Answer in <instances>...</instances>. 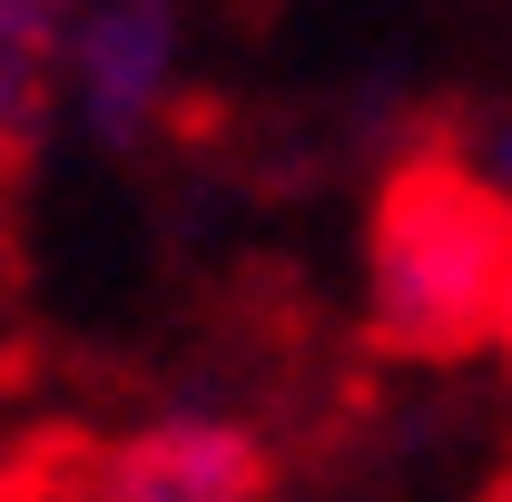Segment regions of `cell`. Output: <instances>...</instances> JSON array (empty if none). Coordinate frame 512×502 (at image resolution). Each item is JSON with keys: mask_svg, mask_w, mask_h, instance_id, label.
<instances>
[{"mask_svg": "<svg viewBox=\"0 0 512 502\" xmlns=\"http://www.w3.org/2000/svg\"><path fill=\"white\" fill-rule=\"evenodd\" d=\"M512 207L453 158H404L365 227V335L404 365H463L503 325Z\"/></svg>", "mask_w": 512, "mask_h": 502, "instance_id": "1", "label": "cell"}, {"mask_svg": "<svg viewBox=\"0 0 512 502\" xmlns=\"http://www.w3.org/2000/svg\"><path fill=\"white\" fill-rule=\"evenodd\" d=\"M188 79V10L178 0H69V60L60 109L99 148H138L178 109Z\"/></svg>", "mask_w": 512, "mask_h": 502, "instance_id": "2", "label": "cell"}, {"mask_svg": "<svg viewBox=\"0 0 512 502\" xmlns=\"http://www.w3.org/2000/svg\"><path fill=\"white\" fill-rule=\"evenodd\" d=\"M266 483H276L266 434L237 424V414H207V404L148 414L119 443L79 453V493L89 502H266Z\"/></svg>", "mask_w": 512, "mask_h": 502, "instance_id": "3", "label": "cell"}, {"mask_svg": "<svg viewBox=\"0 0 512 502\" xmlns=\"http://www.w3.org/2000/svg\"><path fill=\"white\" fill-rule=\"evenodd\" d=\"M60 60H69V0H0V168L40 148L60 119Z\"/></svg>", "mask_w": 512, "mask_h": 502, "instance_id": "4", "label": "cell"}, {"mask_svg": "<svg viewBox=\"0 0 512 502\" xmlns=\"http://www.w3.org/2000/svg\"><path fill=\"white\" fill-rule=\"evenodd\" d=\"M453 168H463L473 188H493V197L512 207V109H493V119H473V128H463Z\"/></svg>", "mask_w": 512, "mask_h": 502, "instance_id": "5", "label": "cell"}, {"mask_svg": "<svg viewBox=\"0 0 512 502\" xmlns=\"http://www.w3.org/2000/svg\"><path fill=\"white\" fill-rule=\"evenodd\" d=\"M0 502H89V493H79V463H50V473H10Z\"/></svg>", "mask_w": 512, "mask_h": 502, "instance_id": "6", "label": "cell"}, {"mask_svg": "<svg viewBox=\"0 0 512 502\" xmlns=\"http://www.w3.org/2000/svg\"><path fill=\"white\" fill-rule=\"evenodd\" d=\"M493 345H503V365H512V276H503V325H493Z\"/></svg>", "mask_w": 512, "mask_h": 502, "instance_id": "7", "label": "cell"}]
</instances>
